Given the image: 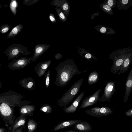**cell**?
<instances>
[{"label":"cell","mask_w":132,"mask_h":132,"mask_svg":"<svg viewBox=\"0 0 132 132\" xmlns=\"http://www.w3.org/2000/svg\"><path fill=\"white\" fill-rule=\"evenodd\" d=\"M11 28V26L8 24H4L0 27V32L1 34H6Z\"/></svg>","instance_id":"obj_28"},{"label":"cell","mask_w":132,"mask_h":132,"mask_svg":"<svg viewBox=\"0 0 132 132\" xmlns=\"http://www.w3.org/2000/svg\"><path fill=\"white\" fill-rule=\"evenodd\" d=\"M64 132H84L83 131H76L74 130H70L68 131H66Z\"/></svg>","instance_id":"obj_39"},{"label":"cell","mask_w":132,"mask_h":132,"mask_svg":"<svg viewBox=\"0 0 132 132\" xmlns=\"http://www.w3.org/2000/svg\"><path fill=\"white\" fill-rule=\"evenodd\" d=\"M23 96L16 92L9 90L0 94V105L14 109L15 107H21L29 104L31 102L26 100H22Z\"/></svg>","instance_id":"obj_2"},{"label":"cell","mask_w":132,"mask_h":132,"mask_svg":"<svg viewBox=\"0 0 132 132\" xmlns=\"http://www.w3.org/2000/svg\"><path fill=\"white\" fill-rule=\"evenodd\" d=\"M78 51L79 54L83 58L89 61H97V59L94 55L86 51L83 47L79 48Z\"/></svg>","instance_id":"obj_21"},{"label":"cell","mask_w":132,"mask_h":132,"mask_svg":"<svg viewBox=\"0 0 132 132\" xmlns=\"http://www.w3.org/2000/svg\"><path fill=\"white\" fill-rule=\"evenodd\" d=\"M81 79L76 82L57 101L59 107L65 106L72 101L74 98L79 91L83 81Z\"/></svg>","instance_id":"obj_4"},{"label":"cell","mask_w":132,"mask_h":132,"mask_svg":"<svg viewBox=\"0 0 132 132\" xmlns=\"http://www.w3.org/2000/svg\"><path fill=\"white\" fill-rule=\"evenodd\" d=\"M125 91L123 101L126 103L132 90V67L127 77L125 83Z\"/></svg>","instance_id":"obj_13"},{"label":"cell","mask_w":132,"mask_h":132,"mask_svg":"<svg viewBox=\"0 0 132 132\" xmlns=\"http://www.w3.org/2000/svg\"><path fill=\"white\" fill-rule=\"evenodd\" d=\"M62 56L61 55L59 54L56 55L55 56V58L56 60H58L61 58Z\"/></svg>","instance_id":"obj_35"},{"label":"cell","mask_w":132,"mask_h":132,"mask_svg":"<svg viewBox=\"0 0 132 132\" xmlns=\"http://www.w3.org/2000/svg\"><path fill=\"white\" fill-rule=\"evenodd\" d=\"M39 110L46 114L51 113L53 110L51 106L48 104H45L42 106Z\"/></svg>","instance_id":"obj_26"},{"label":"cell","mask_w":132,"mask_h":132,"mask_svg":"<svg viewBox=\"0 0 132 132\" xmlns=\"http://www.w3.org/2000/svg\"><path fill=\"white\" fill-rule=\"evenodd\" d=\"M1 116H0V119H1Z\"/></svg>","instance_id":"obj_42"},{"label":"cell","mask_w":132,"mask_h":132,"mask_svg":"<svg viewBox=\"0 0 132 132\" xmlns=\"http://www.w3.org/2000/svg\"><path fill=\"white\" fill-rule=\"evenodd\" d=\"M116 4L119 10H125L132 6V0H118Z\"/></svg>","instance_id":"obj_20"},{"label":"cell","mask_w":132,"mask_h":132,"mask_svg":"<svg viewBox=\"0 0 132 132\" xmlns=\"http://www.w3.org/2000/svg\"><path fill=\"white\" fill-rule=\"evenodd\" d=\"M6 130V129L4 128H0V132H5Z\"/></svg>","instance_id":"obj_37"},{"label":"cell","mask_w":132,"mask_h":132,"mask_svg":"<svg viewBox=\"0 0 132 132\" xmlns=\"http://www.w3.org/2000/svg\"><path fill=\"white\" fill-rule=\"evenodd\" d=\"M32 58V57L29 58L21 57L12 61L9 63L8 67L9 69L13 70L23 68L30 63Z\"/></svg>","instance_id":"obj_8"},{"label":"cell","mask_w":132,"mask_h":132,"mask_svg":"<svg viewBox=\"0 0 132 132\" xmlns=\"http://www.w3.org/2000/svg\"><path fill=\"white\" fill-rule=\"evenodd\" d=\"M51 63V61L50 60L42 62L37 64L34 68L36 75L39 77L43 76Z\"/></svg>","instance_id":"obj_11"},{"label":"cell","mask_w":132,"mask_h":132,"mask_svg":"<svg viewBox=\"0 0 132 132\" xmlns=\"http://www.w3.org/2000/svg\"><path fill=\"white\" fill-rule=\"evenodd\" d=\"M99 79V75L97 72L94 71L90 73L89 75L88 83L89 85H91L96 83Z\"/></svg>","instance_id":"obj_22"},{"label":"cell","mask_w":132,"mask_h":132,"mask_svg":"<svg viewBox=\"0 0 132 132\" xmlns=\"http://www.w3.org/2000/svg\"><path fill=\"white\" fill-rule=\"evenodd\" d=\"M35 110V107L32 105L28 104L24 105L20 108L19 113L21 116H33L34 111Z\"/></svg>","instance_id":"obj_17"},{"label":"cell","mask_w":132,"mask_h":132,"mask_svg":"<svg viewBox=\"0 0 132 132\" xmlns=\"http://www.w3.org/2000/svg\"><path fill=\"white\" fill-rule=\"evenodd\" d=\"M0 67H1V64H0Z\"/></svg>","instance_id":"obj_43"},{"label":"cell","mask_w":132,"mask_h":132,"mask_svg":"<svg viewBox=\"0 0 132 132\" xmlns=\"http://www.w3.org/2000/svg\"><path fill=\"white\" fill-rule=\"evenodd\" d=\"M25 127V125L21 126L16 129L14 132H22L23 130Z\"/></svg>","instance_id":"obj_31"},{"label":"cell","mask_w":132,"mask_h":132,"mask_svg":"<svg viewBox=\"0 0 132 132\" xmlns=\"http://www.w3.org/2000/svg\"><path fill=\"white\" fill-rule=\"evenodd\" d=\"M132 60V48H130L123 63L121 65L118 75L125 72L128 69Z\"/></svg>","instance_id":"obj_14"},{"label":"cell","mask_w":132,"mask_h":132,"mask_svg":"<svg viewBox=\"0 0 132 132\" xmlns=\"http://www.w3.org/2000/svg\"><path fill=\"white\" fill-rule=\"evenodd\" d=\"M55 69L56 76L55 84L62 88L68 83L74 76L87 71V70L80 71L74 61L69 59L60 62Z\"/></svg>","instance_id":"obj_1"},{"label":"cell","mask_w":132,"mask_h":132,"mask_svg":"<svg viewBox=\"0 0 132 132\" xmlns=\"http://www.w3.org/2000/svg\"><path fill=\"white\" fill-rule=\"evenodd\" d=\"M3 84L2 82L0 81V89L3 86Z\"/></svg>","instance_id":"obj_40"},{"label":"cell","mask_w":132,"mask_h":132,"mask_svg":"<svg viewBox=\"0 0 132 132\" xmlns=\"http://www.w3.org/2000/svg\"><path fill=\"white\" fill-rule=\"evenodd\" d=\"M94 28L98 32L107 35H112L116 32L112 28L102 25H98L95 26Z\"/></svg>","instance_id":"obj_19"},{"label":"cell","mask_w":132,"mask_h":132,"mask_svg":"<svg viewBox=\"0 0 132 132\" xmlns=\"http://www.w3.org/2000/svg\"><path fill=\"white\" fill-rule=\"evenodd\" d=\"M19 83L22 87L28 90H33L36 88L35 82L31 77L24 78L20 80Z\"/></svg>","instance_id":"obj_12"},{"label":"cell","mask_w":132,"mask_h":132,"mask_svg":"<svg viewBox=\"0 0 132 132\" xmlns=\"http://www.w3.org/2000/svg\"><path fill=\"white\" fill-rule=\"evenodd\" d=\"M126 115L128 117L132 116V109H131L125 112Z\"/></svg>","instance_id":"obj_32"},{"label":"cell","mask_w":132,"mask_h":132,"mask_svg":"<svg viewBox=\"0 0 132 132\" xmlns=\"http://www.w3.org/2000/svg\"><path fill=\"white\" fill-rule=\"evenodd\" d=\"M2 7V6L1 4H0V9Z\"/></svg>","instance_id":"obj_41"},{"label":"cell","mask_w":132,"mask_h":132,"mask_svg":"<svg viewBox=\"0 0 132 132\" xmlns=\"http://www.w3.org/2000/svg\"><path fill=\"white\" fill-rule=\"evenodd\" d=\"M44 77L45 80V86L46 88H47L49 85L50 80V71L48 70L47 73L44 74Z\"/></svg>","instance_id":"obj_29"},{"label":"cell","mask_w":132,"mask_h":132,"mask_svg":"<svg viewBox=\"0 0 132 132\" xmlns=\"http://www.w3.org/2000/svg\"><path fill=\"white\" fill-rule=\"evenodd\" d=\"M69 8V5L67 3L64 4L63 6V9L64 10H67Z\"/></svg>","instance_id":"obj_34"},{"label":"cell","mask_w":132,"mask_h":132,"mask_svg":"<svg viewBox=\"0 0 132 132\" xmlns=\"http://www.w3.org/2000/svg\"><path fill=\"white\" fill-rule=\"evenodd\" d=\"M18 4L16 0H12L10 5V9L14 15L16 14Z\"/></svg>","instance_id":"obj_27"},{"label":"cell","mask_w":132,"mask_h":132,"mask_svg":"<svg viewBox=\"0 0 132 132\" xmlns=\"http://www.w3.org/2000/svg\"><path fill=\"white\" fill-rule=\"evenodd\" d=\"M50 19L52 21H54L55 20V18L51 15H50Z\"/></svg>","instance_id":"obj_38"},{"label":"cell","mask_w":132,"mask_h":132,"mask_svg":"<svg viewBox=\"0 0 132 132\" xmlns=\"http://www.w3.org/2000/svg\"><path fill=\"white\" fill-rule=\"evenodd\" d=\"M73 130L84 132H89L92 130V127L87 122L81 121L75 125Z\"/></svg>","instance_id":"obj_18"},{"label":"cell","mask_w":132,"mask_h":132,"mask_svg":"<svg viewBox=\"0 0 132 132\" xmlns=\"http://www.w3.org/2000/svg\"><path fill=\"white\" fill-rule=\"evenodd\" d=\"M27 117L20 115L15 119L13 124L10 127L5 124L9 132H14L16 129L22 126H24Z\"/></svg>","instance_id":"obj_15"},{"label":"cell","mask_w":132,"mask_h":132,"mask_svg":"<svg viewBox=\"0 0 132 132\" xmlns=\"http://www.w3.org/2000/svg\"><path fill=\"white\" fill-rule=\"evenodd\" d=\"M131 47L119 49L112 52L109 56V60H112V64L110 69L111 73L116 74L119 70Z\"/></svg>","instance_id":"obj_3"},{"label":"cell","mask_w":132,"mask_h":132,"mask_svg":"<svg viewBox=\"0 0 132 132\" xmlns=\"http://www.w3.org/2000/svg\"><path fill=\"white\" fill-rule=\"evenodd\" d=\"M85 92H82L70 106L67 107L64 106L63 108L64 112L67 113H73L75 112Z\"/></svg>","instance_id":"obj_10"},{"label":"cell","mask_w":132,"mask_h":132,"mask_svg":"<svg viewBox=\"0 0 132 132\" xmlns=\"http://www.w3.org/2000/svg\"><path fill=\"white\" fill-rule=\"evenodd\" d=\"M85 112L91 116L100 118L111 114L113 112L112 110L108 107H100L97 106L86 110Z\"/></svg>","instance_id":"obj_6"},{"label":"cell","mask_w":132,"mask_h":132,"mask_svg":"<svg viewBox=\"0 0 132 132\" xmlns=\"http://www.w3.org/2000/svg\"><path fill=\"white\" fill-rule=\"evenodd\" d=\"M81 121V120H70L62 121L56 125L54 128L53 130L55 131L63 128L70 127Z\"/></svg>","instance_id":"obj_16"},{"label":"cell","mask_w":132,"mask_h":132,"mask_svg":"<svg viewBox=\"0 0 132 132\" xmlns=\"http://www.w3.org/2000/svg\"><path fill=\"white\" fill-rule=\"evenodd\" d=\"M60 17L62 19H65V17L64 14L62 12H61L59 14Z\"/></svg>","instance_id":"obj_36"},{"label":"cell","mask_w":132,"mask_h":132,"mask_svg":"<svg viewBox=\"0 0 132 132\" xmlns=\"http://www.w3.org/2000/svg\"><path fill=\"white\" fill-rule=\"evenodd\" d=\"M24 48L20 44H13L8 47L4 53L7 56L8 60L14 59L21 54L26 55L28 54Z\"/></svg>","instance_id":"obj_5"},{"label":"cell","mask_w":132,"mask_h":132,"mask_svg":"<svg viewBox=\"0 0 132 132\" xmlns=\"http://www.w3.org/2000/svg\"><path fill=\"white\" fill-rule=\"evenodd\" d=\"M117 0H106L103 2L107 4L111 8H114L116 6Z\"/></svg>","instance_id":"obj_30"},{"label":"cell","mask_w":132,"mask_h":132,"mask_svg":"<svg viewBox=\"0 0 132 132\" xmlns=\"http://www.w3.org/2000/svg\"><path fill=\"white\" fill-rule=\"evenodd\" d=\"M37 127V123L35 120L31 119L29 120L27 124L28 132H34Z\"/></svg>","instance_id":"obj_24"},{"label":"cell","mask_w":132,"mask_h":132,"mask_svg":"<svg viewBox=\"0 0 132 132\" xmlns=\"http://www.w3.org/2000/svg\"><path fill=\"white\" fill-rule=\"evenodd\" d=\"M23 27L21 24H19L14 27L6 37L7 38H12L16 36L21 31Z\"/></svg>","instance_id":"obj_23"},{"label":"cell","mask_w":132,"mask_h":132,"mask_svg":"<svg viewBox=\"0 0 132 132\" xmlns=\"http://www.w3.org/2000/svg\"><path fill=\"white\" fill-rule=\"evenodd\" d=\"M102 90L101 88L98 89L94 94L88 97H86L82 102L80 108H84L93 105L98 102H100V94Z\"/></svg>","instance_id":"obj_7"},{"label":"cell","mask_w":132,"mask_h":132,"mask_svg":"<svg viewBox=\"0 0 132 132\" xmlns=\"http://www.w3.org/2000/svg\"><path fill=\"white\" fill-rule=\"evenodd\" d=\"M115 83L114 82L110 81L106 84L104 88L103 95L100 97V102H103L110 100L116 91Z\"/></svg>","instance_id":"obj_9"},{"label":"cell","mask_w":132,"mask_h":132,"mask_svg":"<svg viewBox=\"0 0 132 132\" xmlns=\"http://www.w3.org/2000/svg\"><path fill=\"white\" fill-rule=\"evenodd\" d=\"M100 6L102 10L105 13L111 15L113 14L112 8L103 2L100 4Z\"/></svg>","instance_id":"obj_25"},{"label":"cell","mask_w":132,"mask_h":132,"mask_svg":"<svg viewBox=\"0 0 132 132\" xmlns=\"http://www.w3.org/2000/svg\"><path fill=\"white\" fill-rule=\"evenodd\" d=\"M100 12H96L94 13L93 14H92L91 16V20L93 19L95 17L99 15Z\"/></svg>","instance_id":"obj_33"}]
</instances>
